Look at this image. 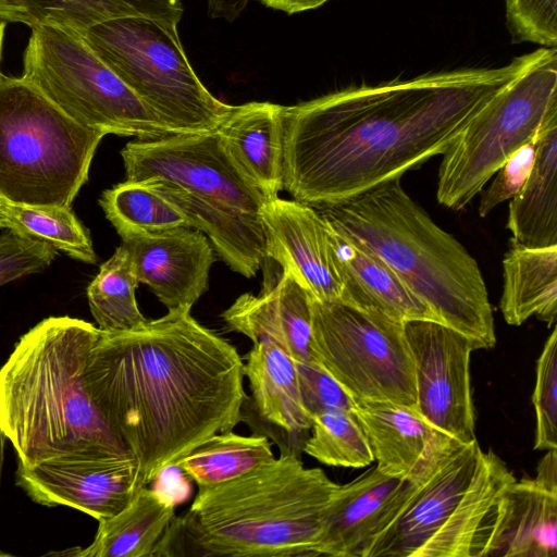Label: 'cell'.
<instances>
[{
	"instance_id": "44",
	"label": "cell",
	"mask_w": 557,
	"mask_h": 557,
	"mask_svg": "<svg viewBox=\"0 0 557 557\" xmlns=\"http://www.w3.org/2000/svg\"><path fill=\"white\" fill-rule=\"evenodd\" d=\"M7 21L0 17V60H1V49H2V40H3V34H4V27L7 25ZM2 73L0 71V78L2 77Z\"/></svg>"
},
{
	"instance_id": "25",
	"label": "cell",
	"mask_w": 557,
	"mask_h": 557,
	"mask_svg": "<svg viewBox=\"0 0 557 557\" xmlns=\"http://www.w3.org/2000/svg\"><path fill=\"white\" fill-rule=\"evenodd\" d=\"M175 518L174 503L143 486L116 515L98 521L94 541L70 555L81 557H152Z\"/></svg>"
},
{
	"instance_id": "20",
	"label": "cell",
	"mask_w": 557,
	"mask_h": 557,
	"mask_svg": "<svg viewBox=\"0 0 557 557\" xmlns=\"http://www.w3.org/2000/svg\"><path fill=\"white\" fill-rule=\"evenodd\" d=\"M222 318L252 343H270L294 360L317 362L310 346L311 295L289 271L283 270L278 282L260 295L239 296Z\"/></svg>"
},
{
	"instance_id": "26",
	"label": "cell",
	"mask_w": 557,
	"mask_h": 557,
	"mask_svg": "<svg viewBox=\"0 0 557 557\" xmlns=\"http://www.w3.org/2000/svg\"><path fill=\"white\" fill-rule=\"evenodd\" d=\"M499 309L509 325L535 315L548 326L557 315V246H512L503 260Z\"/></svg>"
},
{
	"instance_id": "43",
	"label": "cell",
	"mask_w": 557,
	"mask_h": 557,
	"mask_svg": "<svg viewBox=\"0 0 557 557\" xmlns=\"http://www.w3.org/2000/svg\"><path fill=\"white\" fill-rule=\"evenodd\" d=\"M5 440L7 438L0 429V478H1V470H2V463H3Z\"/></svg>"
},
{
	"instance_id": "36",
	"label": "cell",
	"mask_w": 557,
	"mask_h": 557,
	"mask_svg": "<svg viewBox=\"0 0 557 557\" xmlns=\"http://www.w3.org/2000/svg\"><path fill=\"white\" fill-rule=\"evenodd\" d=\"M294 364L300 404L312 420L326 411H355L354 397L318 362L294 360Z\"/></svg>"
},
{
	"instance_id": "4",
	"label": "cell",
	"mask_w": 557,
	"mask_h": 557,
	"mask_svg": "<svg viewBox=\"0 0 557 557\" xmlns=\"http://www.w3.org/2000/svg\"><path fill=\"white\" fill-rule=\"evenodd\" d=\"M318 210L337 232L382 259L474 350L495 346L492 307L478 262L405 191L400 177Z\"/></svg>"
},
{
	"instance_id": "30",
	"label": "cell",
	"mask_w": 557,
	"mask_h": 557,
	"mask_svg": "<svg viewBox=\"0 0 557 557\" xmlns=\"http://www.w3.org/2000/svg\"><path fill=\"white\" fill-rule=\"evenodd\" d=\"M138 284L126 251L117 247L87 287L90 312L100 331H128L147 321L136 300Z\"/></svg>"
},
{
	"instance_id": "39",
	"label": "cell",
	"mask_w": 557,
	"mask_h": 557,
	"mask_svg": "<svg viewBox=\"0 0 557 557\" xmlns=\"http://www.w3.org/2000/svg\"><path fill=\"white\" fill-rule=\"evenodd\" d=\"M207 11L212 18L234 22L246 10L250 0H206Z\"/></svg>"
},
{
	"instance_id": "37",
	"label": "cell",
	"mask_w": 557,
	"mask_h": 557,
	"mask_svg": "<svg viewBox=\"0 0 557 557\" xmlns=\"http://www.w3.org/2000/svg\"><path fill=\"white\" fill-rule=\"evenodd\" d=\"M506 21L515 42L557 46V0H505Z\"/></svg>"
},
{
	"instance_id": "3",
	"label": "cell",
	"mask_w": 557,
	"mask_h": 557,
	"mask_svg": "<svg viewBox=\"0 0 557 557\" xmlns=\"http://www.w3.org/2000/svg\"><path fill=\"white\" fill-rule=\"evenodd\" d=\"M99 334L81 319L46 318L20 337L0 368V429L17 463L132 454L86 386Z\"/></svg>"
},
{
	"instance_id": "33",
	"label": "cell",
	"mask_w": 557,
	"mask_h": 557,
	"mask_svg": "<svg viewBox=\"0 0 557 557\" xmlns=\"http://www.w3.org/2000/svg\"><path fill=\"white\" fill-rule=\"evenodd\" d=\"M302 450L319 462L334 467L363 468L373 454L355 411L332 410L315 416Z\"/></svg>"
},
{
	"instance_id": "16",
	"label": "cell",
	"mask_w": 557,
	"mask_h": 557,
	"mask_svg": "<svg viewBox=\"0 0 557 557\" xmlns=\"http://www.w3.org/2000/svg\"><path fill=\"white\" fill-rule=\"evenodd\" d=\"M423 475L391 476L374 466L338 484L323 512L315 556L364 557Z\"/></svg>"
},
{
	"instance_id": "7",
	"label": "cell",
	"mask_w": 557,
	"mask_h": 557,
	"mask_svg": "<svg viewBox=\"0 0 557 557\" xmlns=\"http://www.w3.org/2000/svg\"><path fill=\"white\" fill-rule=\"evenodd\" d=\"M104 133L73 121L22 77L0 78V197L72 207Z\"/></svg>"
},
{
	"instance_id": "23",
	"label": "cell",
	"mask_w": 557,
	"mask_h": 557,
	"mask_svg": "<svg viewBox=\"0 0 557 557\" xmlns=\"http://www.w3.org/2000/svg\"><path fill=\"white\" fill-rule=\"evenodd\" d=\"M282 108L268 101L234 106L218 127L235 164L268 200L283 189Z\"/></svg>"
},
{
	"instance_id": "5",
	"label": "cell",
	"mask_w": 557,
	"mask_h": 557,
	"mask_svg": "<svg viewBox=\"0 0 557 557\" xmlns=\"http://www.w3.org/2000/svg\"><path fill=\"white\" fill-rule=\"evenodd\" d=\"M337 486L285 450L238 478L198 487L163 542L185 540L200 556H315L323 512Z\"/></svg>"
},
{
	"instance_id": "8",
	"label": "cell",
	"mask_w": 557,
	"mask_h": 557,
	"mask_svg": "<svg viewBox=\"0 0 557 557\" xmlns=\"http://www.w3.org/2000/svg\"><path fill=\"white\" fill-rule=\"evenodd\" d=\"M177 26L166 20L124 17L79 35L174 134L214 131L234 106L215 98L200 82Z\"/></svg>"
},
{
	"instance_id": "15",
	"label": "cell",
	"mask_w": 557,
	"mask_h": 557,
	"mask_svg": "<svg viewBox=\"0 0 557 557\" xmlns=\"http://www.w3.org/2000/svg\"><path fill=\"white\" fill-rule=\"evenodd\" d=\"M120 237L138 282L149 286L168 311L190 310L207 292L215 258L202 232L178 226Z\"/></svg>"
},
{
	"instance_id": "21",
	"label": "cell",
	"mask_w": 557,
	"mask_h": 557,
	"mask_svg": "<svg viewBox=\"0 0 557 557\" xmlns=\"http://www.w3.org/2000/svg\"><path fill=\"white\" fill-rule=\"evenodd\" d=\"M327 225L332 257L342 283L338 300L403 323L411 320L441 322L374 252Z\"/></svg>"
},
{
	"instance_id": "13",
	"label": "cell",
	"mask_w": 557,
	"mask_h": 557,
	"mask_svg": "<svg viewBox=\"0 0 557 557\" xmlns=\"http://www.w3.org/2000/svg\"><path fill=\"white\" fill-rule=\"evenodd\" d=\"M411 351L417 410L438 431L460 442L475 440L470 339L433 320L404 323Z\"/></svg>"
},
{
	"instance_id": "17",
	"label": "cell",
	"mask_w": 557,
	"mask_h": 557,
	"mask_svg": "<svg viewBox=\"0 0 557 557\" xmlns=\"http://www.w3.org/2000/svg\"><path fill=\"white\" fill-rule=\"evenodd\" d=\"M261 218L267 258L294 274L313 298L338 300L342 283L332 257L329 225L319 210L276 197L265 202Z\"/></svg>"
},
{
	"instance_id": "38",
	"label": "cell",
	"mask_w": 557,
	"mask_h": 557,
	"mask_svg": "<svg viewBox=\"0 0 557 557\" xmlns=\"http://www.w3.org/2000/svg\"><path fill=\"white\" fill-rule=\"evenodd\" d=\"M536 140L532 139L512 153L495 173L490 186L482 193L478 212L481 218L490 214L505 200L516 197L527 183L535 160Z\"/></svg>"
},
{
	"instance_id": "35",
	"label": "cell",
	"mask_w": 557,
	"mask_h": 557,
	"mask_svg": "<svg viewBox=\"0 0 557 557\" xmlns=\"http://www.w3.org/2000/svg\"><path fill=\"white\" fill-rule=\"evenodd\" d=\"M57 250L47 242L14 228L0 235V287L48 268Z\"/></svg>"
},
{
	"instance_id": "40",
	"label": "cell",
	"mask_w": 557,
	"mask_h": 557,
	"mask_svg": "<svg viewBox=\"0 0 557 557\" xmlns=\"http://www.w3.org/2000/svg\"><path fill=\"white\" fill-rule=\"evenodd\" d=\"M263 5L286 14H295L322 7L330 0H258Z\"/></svg>"
},
{
	"instance_id": "9",
	"label": "cell",
	"mask_w": 557,
	"mask_h": 557,
	"mask_svg": "<svg viewBox=\"0 0 557 557\" xmlns=\"http://www.w3.org/2000/svg\"><path fill=\"white\" fill-rule=\"evenodd\" d=\"M557 114V49L528 53L521 73L461 129L443 153L437 201L465 209L506 160Z\"/></svg>"
},
{
	"instance_id": "27",
	"label": "cell",
	"mask_w": 557,
	"mask_h": 557,
	"mask_svg": "<svg viewBox=\"0 0 557 557\" xmlns=\"http://www.w3.org/2000/svg\"><path fill=\"white\" fill-rule=\"evenodd\" d=\"M244 373L263 420L294 438L311 429L312 419L300 404L294 360L287 354L270 343H253Z\"/></svg>"
},
{
	"instance_id": "10",
	"label": "cell",
	"mask_w": 557,
	"mask_h": 557,
	"mask_svg": "<svg viewBox=\"0 0 557 557\" xmlns=\"http://www.w3.org/2000/svg\"><path fill=\"white\" fill-rule=\"evenodd\" d=\"M30 28L21 77L73 121L137 139L174 134L81 35L49 25Z\"/></svg>"
},
{
	"instance_id": "29",
	"label": "cell",
	"mask_w": 557,
	"mask_h": 557,
	"mask_svg": "<svg viewBox=\"0 0 557 557\" xmlns=\"http://www.w3.org/2000/svg\"><path fill=\"white\" fill-rule=\"evenodd\" d=\"M275 458L268 436H244L220 432L182 457L175 468L198 487L216 485L238 478Z\"/></svg>"
},
{
	"instance_id": "41",
	"label": "cell",
	"mask_w": 557,
	"mask_h": 557,
	"mask_svg": "<svg viewBox=\"0 0 557 557\" xmlns=\"http://www.w3.org/2000/svg\"><path fill=\"white\" fill-rule=\"evenodd\" d=\"M0 17L7 22H20L30 26L27 16L9 0H0Z\"/></svg>"
},
{
	"instance_id": "6",
	"label": "cell",
	"mask_w": 557,
	"mask_h": 557,
	"mask_svg": "<svg viewBox=\"0 0 557 557\" xmlns=\"http://www.w3.org/2000/svg\"><path fill=\"white\" fill-rule=\"evenodd\" d=\"M515 479L476 438L456 444L419 480L364 557L486 556L502 495Z\"/></svg>"
},
{
	"instance_id": "12",
	"label": "cell",
	"mask_w": 557,
	"mask_h": 557,
	"mask_svg": "<svg viewBox=\"0 0 557 557\" xmlns=\"http://www.w3.org/2000/svg\"><path fill=\"white\" fill-rule=\"evenodd\" d=\"M126 181L158 180L197 196L261 213L268 199L240 172L218 131L134 139L121 150Z\"/></svg>"
},
{
	"instance_id": "42",
	"label": "cell",
	"mask_w": 557,
	"mask_h": 557,
	"mask_svg": "<svg viewBox=\"0 0 557 557\" xmlns=\"http://www.w3.org/2000/svg\"><path fill=\"white\" fill-rule=\"evenodd\" d=\"M7 201L0 197V230L9 228L10 223L4 214V206Z\"/></svg>"
},
{
	"instance_id": "22",
	"label": "cell",
	"mask_w": 557,
	"mask_h": 557,
	"mask_svg": "<svg viewBox=\"0 0 557 557\" xmlns=\"http://www.w3.org/2000/svg\"><path fill=\"white\" fill-rule=\"evenodd\" d=\"M141 182L178 208L187 219V226L202 232L233 271L245 277L257 273L267 258L261 213L197 196L162 181Z\"/></svg>"
},
{
	"instance_id": "14",
	"label": "cell",
	"mask_w": 557,
	"mask_h": 557,
	"mask_svg": "<svg viewBox=\"0 0 557 557\" xmlns=\"http://www.w3.org/2000/svg\"><path fill=\"white\" fill-rule=\"evenodd\" d=\"M15 482L39 505L71 507L98 521L121 511L144 486L133 454L17 463Z\"/></svg>"
},
{
	"instance_id": "32",
	"label": "cell",
	"mask_w": 557,
	"mask_h": 557,
	"mask_svg": "<svg viewBox=\"0 0 557 557\" xmlns=\"http://www.w3.org/2000/svg\"><path fill=\"white\" fill-rule=\"evenodd\" d=\"M4 214L10 223L9 228L45 240L75 260L89 264L97 262L89 232L77 220L72 207H33L7 202Z\"/></svg>"
},
{
	"instance_id": "34",
	"label": "cell",
	"mask_w": 557,
	"mask_h": 557,
	"mask_svg": "<svg viewBox=\"0 0 557 557\" xmlns=\"http://www.w3.org/2000/svg\"><path fill=\"white\" fill-rule=\"evenodd\" d=\"M536 417L534 449L557 448V329L546 339L536 363L533 393Z\"/></svg>"
},
{
	"instance_id": "19",
	"label": "cell",
	"mask_w": 557,
	"mask_h": 557,
	"mask_svg": "<svg viewBox=\"0 0 557 557\" xmlns=\"http://www.w3.org/2000/svg\"><path fill=\"white\" fill-rule=\"evenodd\" d=\"M557 449L539 462L533 479H515L504 491L486 556L556 557Z\"/></svg>"
},
{
	"instance_id": "28",
	"label": "cell",
	"mask_w": 557,
	"mask_h": 557,
	"mask_svg": "<svg viewBox=\"0 0 557 557\" xmlns=\"http://www.w3.org/2000/svg\"><path fill=\"white\" fill-rule=\"evenodd\" d=\"M29 20L30 27L49 25L76 34L97 24L124 17H148L180 23L181 0H9Z\"/></svg>"
},
{
	"instance_id": "24",
	"label": "cell",
	"mask_w": 557,
	"mask_h": 557,
	"mask_svg": "<svg viewBox=\"0 0 557 557\" xmlns=\"http://www.w3.org/2000/svg\"><path fill=\"white\" fill-rule=\"evenodd\" d=\"M507 228L515 247L557 246V114L539 133L531 174L509 203Z\"/></svg>"
},
{
	"instance_id": "18",
	"label": "cell",
	"mask_w": 557,
	"mask_h": 557,
	"mask_svg": "<svg viewBox=\"0 0 557 557\" xmlns=\"http://www.w3.org/2000/svg\"><path fill=\"white\" fill-rule=\"evenodd\" d=\"M355 413L368 437L375 466L391 476L423 475L460 443L434 428L413 406L355 399Z\"/></svg>"
},
{
	"instance_id": "31",
	"label": "cell",
	"mask_w": 557,
	"mask_h": 557,
	"mask_svg": "<svg viewBox=\"0 0 557 557\" xmlns=\"http://www.w3.org/2000/svg\"><path fill=\"white\" fill-rule=\"evenodd\" d=\"M99 205L120 236L188 227L183 212L146 182L114 185L102 193Z\"/></svg>"
},
{
	"instance_id": "1",
	"label": "cell",
	"mask_w": 557,
	"mask_h": 557,
	"mask_svg": "<svg viewBox=\"0 0 557 557\" xmlns=\"http://www.w3.org/2000/svg\"><path fill=\"white\" fill-rule=\"evenodd\" d=\"M527 60L348 87L283 106V189L319 209L401 178L443 154Z\"/></svg>"
},
{
	"instance_id": "11",
	"label": "cell",
	"mask_w": 557,
	"mask_h": 557,
	"mask_svg": "<svg viewBox=\"0 0 557 557\" xmlns=\"http://www.w3.org/2000/svg\"><path fill=\"white\" fill-rule=\"evenodd\" d=\"M311 350L354 399L416 407V379L404 323L341 300L311 296Z\"/></svg>"
},
{
	"instance_id": "2",
	"label": "cell",
	"mask_w": 557,
	"mask_h": 557,
	"mask_svg": "<svg viewBox=\"0 0 557 557\" xmlns=\"http://www.w3.org/2000/svg\"><path fill=\"white\" fill-rule=\"evenodd\" d=\"M244 361L234 346L170 310L128 331L102 332L85 382L136 458L144 486L195 447L243 420Z\"/></svg>"
}]
</instances>
